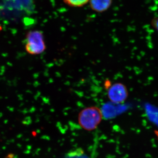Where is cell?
Returning a JSON list of instances; mask_svg holds the SVG:
<instances>
[{
    "label": "cell",
    "instance_id": "1",
    "mask_svg": "<svg viewBox=\"0 0 158 158\" xmlns=\"http://www.w3.org/2000/svg\"><path fill=\"white\" fill-rule=\"evenodd\" d=\"M103 117L102 111L95 106L88 107L81 110L78 116L79 125L83 129L88 131L97 128Z\"/></svg>",
    "mask_w": 158,
    "mask_h": 158
},
{
    "label": "cell",
    "instance_id": "2",
    "mask_svg": "<svg viewBox=\"0 0 158 158\" xmlns=\"http://www.w3.org/2000/svg\"><path fill=\"white\" fill-rule=\"evenodd\" d=\"M25 48L31 55H40L44 52L46 45L42 32L38 31L29 32L26 37Z\"/></svg>",
    "mask_w": 158,
    "mask_h": 158
},
{
    "label": "cell",
    "instance_id": "3",
    "mask_svg": "<svg viewBox=\"0 0 158 158\" xmlns=\"http://www.w3.org/2000/svg\"><path fill=\"white\" fill-rule=\"evenodd\" d=\"M107 95L108 98L112 102L120 103L124 102L127 98V89L121 83H115L109 87Z\"/></svg>",
    "mask_w": 158,
    "mask_h": 158
},
{
    "label": "cell",
    "instance_id": "4",
    "mask_svg": "<svg viewBox=\"0 0 158 158\" xmlns=\"http://www.w3.org/2000/svg\"><path fill=\"white\" fill-rule=\"evenodd\" d=\"M91 9L97 12H102L106 11L111 6L112 0H90Z\"/></svg>",
    "mask_w": 158,
    "mask_h": 158
},
{
    "label": "cell",
    "instance_id": "5",
    "mask_svg": "<svg viewBox=\"0 0 158 158\" xmlns=\"http://www.w3.org/2000/svg\"><path fill=\"white\" fill-rule=\"evenodd\" d=\"M62 158H90L81 148L71 150L63 156Z\"/></svg>",
    "mask_w": 158,
    "mask_h": 158
},
{
    "label": "cell",
    "instance_id": "6",
    "mask_svg": "<svg viewBox=\"0 0 158 158\" xmlns=\"http://www.w3.org/2000/svg\"><path fill=\"white\" fill-rule=\"evenodd\" d=\"M90 0H63L69 6L73 7H81L85 6Z\"/></svg>",
    "mask_w": 158,
    "mask_h": 158
},
{
    "label": "cell",
    "instance_id": "7",
    "mask_svg": "<svg viewBox=\"0 0 158 158\" xmlns=\"http://www.w3.org/2000/svg\"><path fill=\"white\" fill-rule=\"evenodd\" d=\"M2 30V27H1V26H0V31Z\"/></svg>",
    "mask_w": 158,
    "mask_h": 158
},
{
    "label": "cell",
    "instance_id": "8",
    "mask_svg": "<svg viewBox=\"0 0 158 158\" xmlns=\"http://www.w3.org/2000/svg\"><path fill=\"white\" fill-rule=\"evenodd\" d=\"M157 27H158V22H157Z\"/></svg>",
    "mask_w": 158,
    "mask_h": 158
}]
</instances>
